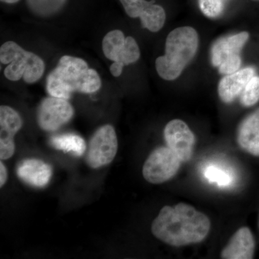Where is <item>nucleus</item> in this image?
<instances>
[{
  "label": "nucleus",
  "instance_id": "f257e3e1",
  "mask_svg": "<svg viewBox=\"0 0 259 259\" xmlns=\"http://www.w3.org/2000/svg\"><path fill=\"white\" fill-rule=\"evenodd\" d=\"M210 228L208 217L185 202L175 207L164 206L151 225L153 236L175 247L201 243L208 236Z\"/></svg>",
  "mask_w": 259,
  "mask_h": 259
},
{
  "label": "nucleus",
  "instance_id": "f03ea898",
  "mask_svg": "<svg viewBox=\"0 0 259 259\" xmlns=\"http://www.w3.org/2000/svg\"><path fill=\"white\" fill-rule=\"evenodd\" d=\"M101 84L98 73L89 69L86 61L64 56L48 76L47 88L50 96L69 100L74 92L94 93L100 90Z\"/></svg>",
  "mask_w": 259,
  "mask_h": 259
},
{
  "label": "nucleus",
  "instance_id": "7ed1b4c3",
  "mask_svg": "<svg viewBox=\"0 0 259 259\" xmlns=\"http://www.w3.org/2000/svg\"><path fill=\"white\" fill-rule=\"evenodd\" d=\"M198 47V33L192 27H180L170 32L166 37L165 55L156 61V69L160 77L166 81L180 77L194 59Z\"/></svg>",
  "mask_w": 259,
  "mask_h": 259
},
{
  "label": "nucleus",
  "instance_id": "20e7f679",
  "mask_svg": "<svg viewBox=\"0 0 259 259\" xmlns=\"http://www.w3.org/2000/svg\"><path fill=\"white\" fill-rule=\"evenodd\" d=\"M0 61L8 64L4 74L10 81H18L23 78L26 83L36 82L41 78L45 64L36 54L24 50L13 41L5 42L0 49Z\"/></svg>",
  "mask_w": 259,
  "mask_h": 259
},
{
  "label": "nucleus",
  "instance_id": "39448f33",
  "mask_svg": "<svg viewBox=\"0 0 259 259\" xmlns=\"http://www.w3.org/2000/svg\"><path fill=\"white\" fill-rule=\"evenodd\" d=\"M249 38L248 32L220 37L211 48V62L221 74H231L240 69L241 51Z\"/></svg>",
  "mask_w": 259,
  "mask_h": 259
},
{
  "label": "nucleus",
  "instance_id": "423d86ee",
  "mask_svg": "<svg viewBox=\"0 0 259 259\" xmlns=\"http://www.w3.org/2000/svg\"><path fill=\"white\" fill-rule=\"evenodd\" d=\"M182 163L176 153L168 146L156 148L145 161L143 176L153 185L164 183L177 175Z\"/></svg>",
  "mask_w": 259,
  "mask_h": 259
},
{
  "label": "nucleus",
  "instance_id": "0eeeda50",
  "mask_svg": "<svg viewBox=\"0 0 259 259\" xmlns=\"http://www.w3.org/2000/svg\"><path fill=\"white\" fill-rule=\"evenodd\" d=\"M118 148L115 130L110 125L100 127L90 142L87 161L93 168L106 166L115 158Z\"/></svg>",
  "mask_w": 259,
  "mask_h": 259
},
{
  "label": "nucleus",
  "instance_id": "6e6552de",
  "mask_svg": "<svg viewBox=\"0 0 259 259\" xmlns=\"http://www.w3.org/2000/svg\"><path fill=\"white\" fill-rule=\"evenodd\" d=\"M74 112V108L66 99L47 97L37 108V123L44 131H57L72 118Z\"/></svg>",
  "mask_w": 259,
  "mask_h": 259
},
{
  "label": "nucleus",
  "instance_id": "1a4fd4ad",
  "mask_svg": "<svg viewBox=\"0 0 259 259\" xmlns=\"http://www.w3.org/2000/svg\"><path fill=\"white\" fill-rule=\"evenodd\" d=\"M167 146L174 151L182 162L190 161L193 156L196 138L185 122L175 119L168 122L163 130Z\"/></svg>",
  "mask_w": 259,
  "mask_h": 259
},
{
  "label": "nucleus",
  "instance_id": "9d476101",
  "mask_svg": "<svg viewBox=\"0 0 259 259\" xmlns=\"http://www.w3.org/2000/svg\"><path fill=\"white\" fill-rule=\"evenodd\" d=\"M23 121L12 107H0V158L6 160L14 154L15 134L21 129Z\"/></svg>",
  "mask_w": 259,
  "mask_h": 259
},
{
  "label": "nucleus",
  "instance_id": "9b49d317",
  "mask_svg": "<svg viewBox=\"0 0 259 259\" xmlns=\"http://www.w3.org/2000/svg\"><path fill=\"white\" fill-rule=\"evenodd\" d=\"M254 236L248 227H242L232 236L221 253L223 259H251L254 256Z\"/></svg>",
  "mask_w": 259,
  "mask_h": 259
},
{
  "label": "nucleus",
  "instance_id": "f8f14e48",
  "mask_svg": "<svg viewBox=\"0 0 259 259\" xmlns=\"http://www.w3.org/2000/svg\"><path fill=\"white\" fill-rule=\"evenodd\" d=\"M255 74L253 68L247 67L233 74L226 75L218 84V95L221 101L226 104L234 102Z\"/></svg>",
  "mask_w": 259,
  "mask_h": 259
},
{
  "label": "nucleus",
  "instance_id": "ddd939ff",
  "mask_svg": "<svg viewBox=\"0 0 259 259\" xmlns=\"http://www.w3.org/2000/svg\"><path fill=\"white\" fill-rule=\"evenodd\" d=\"M237 143L245 152L259 157V107L241 121L237 131Z\"/></svg>",
  "mask_w": 259,
  "mask_h": 259
},
{
  "label": "nucleus",
  "instance_id": "4468645a",
  "mask_svg": "<svg viewBox=\"0 0 259 259\" xmlns=\"http://www.w3.org/2000/svg\"><path fill=\"white\" fill-rule=\"evenodd\" d=\"M19 178L35 187H46L52 177V167L38 159L24 160L17 168Z\"/></svg>",
  "mask_w": 259,
  "mask_h": 259
},
{
  "label": "nucleus",
  "instance_id": "2eb2a0df",
  "mask_svg": "<svg viewBox=\"0 0 259 259\" xmlns=\"http://www.w3.org/2000/svg\"><path fill=\"white\" fill-rule=\"evenodd\" d=\"M50 145L56 150L69 153L76 156H82L87 149L84 140L74 134L57 135L51 138Z\"/></svg>",
  "mask_w": 259,
  "mask_h": 259
},
{
  "label": "nucleus",
  "instance_id": "dca6fc26",
  "mask_svg": "<svg viewBox=\"0 0 259 259\" xmlns=\"http://www.w3.org/2000/svg\"><path fill=\"white\" fill-rule=\"evenodd\" d=\"M142 26L151 32L159 31L166 21V12L160 5L153 3L140 18Z\"/></svg>",
  "mask_w": 259,
  "mask_h": 259
},
{
  "label": "nucleus",
  "instance_id": "f3484780",
  "mask_svg": "<svg viewBox=\"0 0 259 259\" xmlns=\"http://www.w3.org/2000/svg\"><path fill=\"white\" fill-rule=\"evenodd\" d=\"M125 38L123 32L120 30H112L105 35L102 40V50L107 59L117 61Z\"/></svg>",
  "mask_w": 259,
  "mask_h": 259
},
{
  "label": "nucleus",
  "instance_id": "a211bd4d",
  "mask_svg": "<svg viewBox=\"0 0 259 259\" xmlns=\"http://www.w3.org/2000/svg\"><path fill=\"white\" fill-rule=\"evenodd\" d=\"M66 2L67 0H26L30 11L40 17L51 16L59 13Z\"/></svg>",
  "mask_w": 259,
  "mask_h": 259
},
{
  "label": "nucleus",
  "instance_id": "6ab92c4d",
  "mask_svg": "<svg viewBox=\"0 0 259 259\" xmlns=\"http://www.w3.org/2000/svg\"><path fill=\"white\" fill-rule=\"evenodd\" d=\"M141 52L137 42L133 37H126L125 44L121 49L117 62L128 65L139 60ZM115 62V61H114Z\"/></svg>",
  "mask_w": 259,
  "mask_h": 259
},
{
  "label": "nucleus",
  "instance_id": "aec40b11",
  "mask_svg": "<svg viewBox=\"0 0 259 259\" xmlns=\"http://www.w3.org/2000/svg\"><path fill=\"white\" fill-rule=\"evenodd\" d=\"M241 105L245 107L253 106L259 101V76H253L239 96Z\"/></svg>",
  "mask_w": 259,
  "mask_h": 259
},
{
  "label": "nucleus",
  "instance_id": "412c9836",
  "mask_svg": "<svg viewBox=\"0 0 259 259\" xmlns=\"http://www.w3.org/2000/svg\"><path fill=\"white\" fill-rule=\"evenodd\" d=\"M231 0H199V9L207 18H219L224 13Z\"/></svg>",
  "mask_w": 259,
  "mask_h": 259
},
{
  "label": "nucleus",
  "instance_id": "4be33fe9",
  "mask_svg": "<svg viewBox=\"0 0 259 259\" xmlns=\"http://www.w3.org/2000/svg\"><path fill=\"white\" fill-rule=\"evenodd\" d=\"M126 13L132 18H141L155 1L146 0H120Z\"/></svg>",
  "mask_w": 259,
  "mask_h": 259
},
{
  "label": "nucleus",
  "instance_id": "5701e85b",
  "mask_svg": "<svg viewBox=\"0 0 259 259\" xmlns=\"http://www.w3.org/2000/svg\"><path fill=\"white\" fill-rule=\"evenodd\" d=\"M206 177L212 182H218L220 185H228L231 182L229 177L226 174L212 167L207 170Z\"/></svg>",
  "mask_w": 259,
  "mask_h": 259
},
{
  "label": "nucleus",
  "instance_id": "b1692460",
  "mask_svg": "<svg viewBox=\"0 0 259 259\" xmlns=\"http://www.w3.org/2000/svg\"><path fill=\"white\" fill-rule=\"evenodd\" d=\"M124 66L125 65L122 64V63L117 62V61H115L110 66V72L111 74L113 75L115 77H117V76H120L122 72V69H123Z\"/></svg>",
  "mask_w": 259,
  "mask_h": 259
},
{
  "label": "nucleus",
  "instance_id": "393cba45",
  "mask_svg": "<svg viewBox=\"0 0 259 259\" xmlns=\"http://www.w3.org/2000/svg\"><path fill=\"white\" fill-rule=\"evenodd\" d=\"M7 180H8V171L4 163L1 161L0 163V187H3V185H5Z\"/></svg>",
  "mask_w": 259,
  "mask_h": 259
},
{
  "label": "nucleus",
  "instance_id": "a878e982",
  "mask_svg": "<svg viewBox=\"0 0 259 259\" xmlns=\"http://www.w3.org/2000/svg\"><path fill=\"white\" fill-rule=\"evenodd\" d=\"M20 0H1V2L5 3H8V4H15V3H18Z\"/></svg>",
  "mask_w": 259,
  "mask_h": 259
},
{
  "label": "nucleus",
  "instance_id": "bb28decb",
  "mask_svg": "<svg viewBox=\"0 0 259 259\" xmlns=\"http://www.w3.org/2000/svg\"><path fill=\"white\" fill-rule=\"evenodd\" d=\"M253 1H259V0H253Z\"/></svg>",
  "mask_w": 259,
  "mask_h": 259
}]
</instances>
